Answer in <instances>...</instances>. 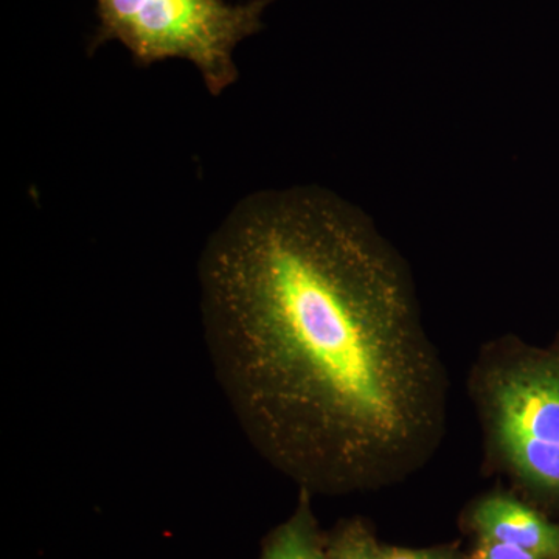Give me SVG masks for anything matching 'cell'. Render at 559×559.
Returning a JSON list of instances; mask_svg holds the SVG:
<instances>
[{"label":"cell","instance_id":"obj_1","mask_svg":"<svg viewBox=\"0 0 559 559\" xmlns=\"http://www.w3.org/2000/svg\"><path fill=\"white\" fill-rule=\"evenodd\" d=\"M200 280L216 378L275 468L352 491L432 450L439 359L403 266L355 210L316 190L250 197L210 238Z\"/></svg>","mask_w":559,"mask_h":559},{"label":"cell","instance_id":"obj_2","mask_svg":"<svg viewBox=\"0 0 559 559\" xmlns=\"http://www.w3.org/2000/svg\"><path fill=\"white\" fill-rule=\"evenodd\" d=\"M272 0L231 5L226 0H97L92 47L119 40L140 64L190 61L205 87L223 94L237 80L234 51L261 28Z\"/></svg>","mask_w":559,"mask_h":559},{"label":"cell","instance_id":"obj_3","mask_svg":"<svg viewBox=\"0 0 559 559\" xmlns=\"http://www.w3.org/2000/svg\"><path fill=\"white\" fill-rule=\"evenodd\" d=\"M489 417L522 480L559 500V348L532 352L492 374Z\"/></svg>","mask_w":559,"mask_h":559},{"label":"cell","instance_id":"obj_4","mask_svg":"<svg viewBox=\"0 0 559 559\" xmlns=\"http://www.w3.org/2000/svg\"><path fill=\"white\" fill-rule=\"evenodd\" d=\"M485 540L511 544L543 559H559V527L538 511L502 496L485 499L473 514Z\"/></svg>","mask_w":559,"mask_h":559},{"label":"cell","instance_id":"obj_5","mask_svg":"<svg viewBox=\"0 0 559 559\" xmlns=\"http://www.w3.org/2000/svg\"><path fill=\"white\" fill-rule=\"evenodd\" d=\"M261 559H329L312 518L308 489L301 491L296 513L267 538Z\"/></svg>","mask_w":559,"mask_h":559},{"label":"cell","instance_id":"obj_6","mask_svg":"<svg viewBox=\"0 0 559 559\" xmlns=\"http://www.w3.org/2000/svg\"><path fill=\"white\" fill-rule=\"evenodd\" d=\"M329 559H384L382 547L360 522H349L336 533L326 549Z\"/></svg>","mask_w":559,"mask_h":559},{"label":"cell","instance_id":"obj_7","mask_svg":"<svg viewBox=\"0 0 559 559\" xmlns=\"http://www.w3.org/2000/svg\"><path fill=\"white\" fill-rule=\"evenodd\" d=\"M474 559H543L533 551L498 540H485L476 551Z\"/></svg>","mask_w":559,"mask_h":559},{"label":"cell","instance_id":"obj_8","mask_svg":"<svg viewBox=\"0 0 559 559\" xmlns=\"http://www.w3.org/2000/svg\"><path fill=\"white\" fill-rule=\"evenodd\" d=\"M382 557L384 559H454L447 551L399 549V547H382Z\"/></svg>","mask_w":559,"mask_h":559}]
</instances>
